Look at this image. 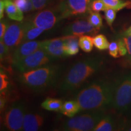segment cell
I'll return each instance as SVG.
<instances>
[{
    "label": "cell",
    "instance_id": "6da1fadb",
    "mask_svg": "<svg viewBox=\"0 0 131 131\" xmlns=\"http://www.w3.org/2000/svg\"><path fill=\"white\" fill-rule=\"evenodd\" d=\"M113 81L100 79L84 87L75 96L83 111H104L112 106Z\"/></svg>",
    "mask_w": 131,
    "mask_h": 131
},
{
    "label": "cell",
    "instance_id": "7a4b0ae2",
    "mask_svg": "<svg viewBox=\"0 0 131 131\" xmlns=\"http://www.w3.org/2000/svg\"><path fill=\"white\" fill-rule=\"evenodd\" d=\"M103 61L100 57H92L80 60L65 73L60 84V92H73L90 77L102 69Z\"/></svg>",
    "mask_w": 131,
    "mask_h": 131
},
{
    "label": "cell",
    "instance_id": "3957f363",
    "mask_svg": "<svg viewBox=\"0 0 131 131\" xmlns=\"http://www.w3.org/2000/svg\"><path fill=\"white\" fill-rule=\"evenodd\" d=\"M61 67L47 64L36 69L21 73L19 80L23 85L31 91L38 92L51 88L60 79Z\"/></svg>",
    "mask_w": 131,
    "mask_h": 131
},
{
    "label": "cell",
    "instance_id": "277c9868",
    "mask_svg": "<svg viewBox=\"0 0 131 131\" xmlns=\"http://www.w3.org/2000/svg\"><path fill=\"white\" fill-rule=\"evenodd\" d=\"M112 107L122 113L131 110V72L113 81Z\"/></svg>",
    "mask_w": 131,
    "mask_h": 131
},
{
    "label": "cell",
    "instance_id": "5b68a950",
    "mask_svg": "<svg viewBox=\"0 0 131 131\" xmlns=\"http://www.w3.org/2000/svg\"><path fill=\"white\" fill-rule=\"evenodd\" d=\"M104 115V111H92L86 114L74 116L64 122L60 129L68 131L94 130Z\"/></svg>",
    "mask_w": 131,
    "mask_h": 131
},
{
    "label": "cell",
    "instance_id": "8992f818",
    "mask_svg": "<svg viewBox=\"0 0 131 131\" xmlns=\"http://www.w3.org/2000/svg\"><path fill=\"white\" fill-rule=\"evenodd\" d=\"M54 60L45 50L41 48L20 61L13 63V66L19 72L23 73L41 68Z\"/></svg>",
    "mask_w": 131,
    "mask_h": 131
},
{
    "label": "cell",
    "instance_id": "52a82bcc",
    "mask_svg": "<svg viewBox=\"0 0 131 131\" xmlns=\"http://www.w3.org/2000/svg\"><path fill=\"white\" fill-rule=\"evenodd\" d=\"M93 0H61L55 8L62 19L89 14Z\"/></svg>",
    "mask_w": 131,
    "mask_h": 131
},
{
    "label": "cell",
    "instance_id": "ba28073f",
    "mask_svg": "<svg viewBox=\"0 0 131 131\" xmlns=\"http://www.w3.org/2000/svg\"><path fill=\"white\" fill-rule=\"evenodd\" d=\"M25 115V107L22 103L12 104L4 113L3 124L9 130H21Z\"/></svg>",
    "mask_w": 131,
    "mask_h": 131
},
{
    "label": "cell",
    "instance_id": "9c48e42d",
    "mask_svg": "<svg viewBox=\"0 0 131 131\" xmlns=\"http://www.w3.org/2000/svg\"><path fill=\"white\" fill-rule=\"evenodd\" d=\"M29 19L35 26L44 30L51 29L59 21L62 20L61 16L55 9L42 10L34 15Z\"/></svg>",
    "mask_w": 131,
    "mask_h": 131
},
{
    "label": "cell",
    "instance_id": "30bf717a",
    "mask_svg": "<svg viewBox=\"0 0 131 131\" xmlns=\"http://www.w3.org/2000/svg\"><path fill=\"white\" fill-rule=\"evenodd\" d=\"M24 35L23 21L9 24L3 37V41L10 49H15L23 42Z\"/></svg>",
    "mask_w": 131,
    "mask_h": 131
},
{
    "label": "cell",
    "instance_id": "8fae6325",
    "mask_svg": "<svg viewBox=\"0 0 131 131\" xmlns=\"http://www.w3.org/2000/svg\"><path fill=\"white\" fill-rule=\"evenodd\" d=\"M100 29L96 28L88 19H78L68 24L64 29L63 33L65 35H75L80 37L84 35H95Z\"/></svg>",
    "mask_w": 131,
    "mask_h": 131
},
{
    "label": "cell",
    "instance_id": "7c38bea8",
    "mask_svg": "<svg viewBox=\"0 0 131 131\" xmlns=\"http://www.w3.org/2000/svg\"><path fill=\"white\" fill-rule=\"evenodd\" d=\"M41 49L54 59L66 57L64 37L42 41Z\"/></svg>",
    "mask_w": 131,
    "mask_h": 131
},
{
    "label": "cell",
    "instance_id": "4fadbf2b",
    "mask_svg": "<svg viewBox=\"0 0 131 131\" xmlns=\"http://www.w3.org/2000/svg\"><path fill=\"white\" fill-rule=\"evenodd\" d=\"M41 42L42 41H40L32 40L23 42L15 49L12 57V63L20 61L35 52L38 49L41 48Z\"/></svg>",
    "mask_w": 131,
    "mask_h": 131
},
{
    "label": "cell",
    "instance_id": "5bb4252c",
    "mask_svg": "<svg viewBox=\"0 0 131 131\" xmlns=\"http://www.w3.org/2000/svg\"><path fill=\"white\" fill-rule=\"evenodd\" d=\"M45 118L38 114H26L24 115L22 130L37 131L44 124Z\"/></svg>",
    "mask_w": 131,
    "mask_h": 131
},
{
    "label": "cell",
    "instance_id": "9a60e30c",
    "mask_svg": "<svg viewBox=\"0 0 131 131\" xmlns=\"http://www.w3.org/2000/svg\"><path fill=\"white\" fill-rule=\"evenodd\" d=\"M23 23L24 31V35L23 42L29 41L34 40L36 38L39 37L45 31L43 29L35 26L29 18L23 21Z\"/></svg>",
    "mask_w": 131,
    "mask_h": 131
},
{
    "label": "cell",
    "instance_id": "2e32d148",
    "mask_svg": "<svg viewBox=\"0 0 131 131\" xmlns=\"http://www.w3.org/2000/svg\"><path fill=\"white\" fill-rule=\"evenodd\" d=\"M5 12L8 17L12 20L21 22L24 19L23 12L17 7L14 0H4Z\"/></svg>",
    "mask_w": 131,
    "mask_h": 131
},
{
    "label": "cell",
    "instance_id": "e0dca14e",
    "mask_svg": "<svg viewBox=\"0 0 131 131\" xmlns=\"http://www.w3.org/2000/svg\"><path fill=\"white\" fill-rule=\"evenodd\" d=\"M77 36L65 35L64 52L66 57L73 56L79 52V39Z\"/></svg>",
    "mask_w": 131,
    "mask_h": 131
},
{
    "label": "cell",
    "instance_id": "ac0fdd59",
    "mask_svg": "<svg viewBox=\"0 0 131 131\" xmlns=\"http://www.w3.org/2000/svg\"><path fill=\"white\" fill-rule=\"evenodd\" d=\"M117 124L114 119L109 115H104L98 123L94 131H112L116 130Z\"/></svg>",
    "mask_w": 131,
    "mask_h": 131
},
{
    "label": "cell",
    "instance_id": "d6986e66",
    "mask_svg": "<svg viewBox=\"0 0 131 131\" xmlns=\"http://www.w3.org/2000/svg\"><path fill=\"white\" fill-rule=\"evenodd\" d=\"M81 110L79 103L77 100L66 101L63 104L61 112L68 117H73Z\"/></svg>",
    "mask_w": 131,
    "mask_h": 131
},
{
    "label": "cell",
    "instance_id": "ffe728a7",
    "mask_svg": "<svg viewBox=\"0 0 131 131\" xmlns=\"http://www.w3.org/2000/svg\"><path fill=\"white\" fill-rule=\"evenodd\" d=\"M63 102L61 100L55 98H47L41 103V107L45 110L49 111H60L63 106Z\"/></svg>",
    "mask_w": 131,
    "mask_h": 131
},
{
    "label": "cell",
    "instance_id": "44dd1931",
    "mask_svg": "<svg viewBox=\"0 0 131 131\" xmlns=\"http://www.w3.org/2000/svg\"><path fill=\"white\" fill-rule=\"evenodd\" d=\"M108 8H112L115 10H120L126 7H131L130 1L123 0H102Z\"/></svg>",
    "mask_w": 131,
    "mask_h": 131
},
{
    "label": "cell",
    "instance_id": "7402d4cb",
    "mask_svg": "<svg viewBox=\"0 0 131 131\" xmlns=\"http://www.w3.org/2000/svg\"><path fill=\"white\" fill-rule=\"evenodd\" d=\"M79 46L84 52L87 53L91 52L94 46L93 38L88 35L80 36L79 38Z\"/></svg>",
    "mask_w": 131,
    "mask_h": 131
},
{
    "label": "cell",
    "instance_id": "603a6c76",
    "mask_svg": "<svg viewBox=\"0 0 131 131\" xmlns=\"http://www.w3.org/2000/svg\"><path fill=\"white\" fill-rule=\"evenodd\" d=\"M93 41L95 47L98 50H104L109 48V42L105 36L102 34H99L93 37Z\"/></svg>",
    "mask_w": 131,
    "mask_h": 131
},
{
    "label": "cell",
    "instance_id": "cb8c5ba5",
    "mask_svg": "<svg viewBox=\"0 0 131 131\" xmlns=\"http://www.w3.org/2000/svg\"><path fill=\"white\" fill-rule=\"evenodd\" d=\"M88 20L92 25L98 29L103 27V18L101 15L97 12H94L91 10L89 13Z\"/></svg>",
    "mask_w": 131,
    "mask_h": 131
},
{
    "label": "cell",
    "instance_id": "d4e9b609",
    "mask_svg": "<svg viewBox=\"0 0 131 131\" xmlns=\"http://www.w3.org/2000/svg\"><path fill=\"white\" fill-rule=\"evenodd\" d=\"M14 3L23 13L35 10L31 0H14Z\"/></svg>",
    "mask_w": 131,
    "mask_h": 131
},
{
    "label": "cell",
    "instance_id": "484cf974",
    "mask_svg": "<svg viewBox=\"0 0 131 131\" xmlns=\"http://www.w3.org/2000/svg\"><path fill=\"white\" fill-rule=\"evenodd\" d=\"M117 10L113 9L112 8H107L104 11V16L106 22L109 26H112L113 23L114 22L117 15Z\"/></svg>",
    "mask_w": 131,
    "mask_h": 131
},
{
    "label": "cell",
    "instance_id": "4316f807",
    "mask_svg": "<svg viewBox=\"0 0 131 131\" xmlns=\"http://www.w3.org/2000/svg\"><path fill=\"white\" fill-rule=\"evenodd\" d=\"M91 8L92 11L99 12L100 11H105L108 7L102 0H93Z\"/></svg>",
    "mask_w": 131,
    "mask_h": 131
},
{
    "label": "cell",
    "instance_id": "83f0119b",
    "mask_svg": "<svg viewBox=\"0 0 131 131\" xmlns=\"http://www.w3.org/2000/svg\"><path fill=\"white\" fill-rule=\"evenodd\" d=\"M35 10H40L45 9L53 0H31Z\"/></svg>",
    "mask_w": 131,
    "mask_h": 131
},
{
    "label": "cell",
    "instance_id": "f1b7e54d",
    "mask_svg": "<svg viewBox=\"0 0 131 131\" xmlns=\"http://www.w3.org/2000/svg\"><path fill=\"white\" fill-rule=\"evenodd\" d=\"M10 49V48H9L3 41V40H1V41H0V58H1V61L6 60L9 56Z\"/></svg>",
    "mask_w": 131,
    "mask_h": 131
},
{
    "label": "cell",
    "instance_id": "f546056e",
    "mask_svg": "<svg viewBox=\"0 0 131 131\" xmlns=\"http://www.w3.org/2000/svg\"><path fill=\"white\" fill-rule=\"evenodd\" d=\"M109 53L111 56L114 58H118L120 57L119 53L118 45L117 41H112L109 43Z\"/></svg>",
    "mask_w": 131,
    "mask_h": 131
},
{
    "label": "cell",
    "instance_id": "4dcf8cb0",
    "mask_svg": "<svg viewBox=\"0 0 131 131\" xmlns=\"http://www.w3.org/2000/svg\"><path fill=\"white\" fill-rule=\"evenodd\" d=\"M8 85H9V81H8L7 76L1 71L0 73V91H4L7 88Z\"/></svg>",
    "mask_w": 131,
    "mask_h": 131
},
{
    "label": "cell",
    "instance_id": "1f68e13d",
    "mask_svg": "<svg viewBox=\"0 0 131 131\" xmlns=\"http://www.w3.org/2000/svg\"><path fill=\"white\" fill-rule=\"evenodd\" d=\"M9 23L6 19H1L0 22V39L3 40L4 35L9 26Z\"/></svg>",
    "mask_w": 131,
    "mask_h": 131
},
{
    "label": "cell",
    "instance_id": "d6a6232c",
    "mask_svg": "<svg viewBox=\"0 0 131 131\" xmlns=\"http://www.w3.org/2000/svg\"><path fill=\"white\" fill-rule=\"evenodd\" d=\"M117 42H118V45L119 55L122 57L125 56L127 52V50L123 40V39L122 40H119L117 41Z\"/></svg>",
    "mask_w": 131,
    "mask_h": 131
},
{
    "label": "cell",
    "instance_id": "836d02e7",
    "mask_svg": "<svg viewBox=\"0 0 131 131\" xmlns=\"http://www.w3.org/2000/svg\"><path fill=\"white\" fill-rule=\"evenodd\" d=\"M124 43H125L126 46L127 50V57L131 58V37L130 36H124L123 37Z\"/></svg>",
    "mask_w": 131,
    "mask_h": 131
},
{
    "label": "cell",
    "instance_id": "e575fe53",
    "mask_svg": "<svg viewBox=\"0 0 131 131\" xmlns=\"http://www.w3.org/2000/svg\"><path fill=\"white\" fill-rule=\"evenodd\" d=\"M3 93V95L2 94H1V98H0V109H1V112L2 111L3 109H4V108L6 106V97L4 96V92Z\"/></svg>",
    "mask_w": 131,
    "mask_h": 131
},
{
    "label": "cell",
    "instance_id": "d590c367",
    "mask_svg": "<svg viewBox=\"0 0 131 131\" xmlns=\"http://www.w3.org/2000/svg\"><path fill=\"white\" fill-rule=\"evenodd\" d=\"M124 62V64L126 66L129 67V68H131V58H129V57H126V58L125 60H123Z\"/></svg>",
    "mask_w": 131,
    "mask_h": 131
},
{
    "label": "cell",
    "instance_id": "8d00e7d4",
    "mask_svg": "<svg viewBox=\"0 0 131 131\" xmlns=\"http://www.w3.org/2000/svg\"><path fill=\"white\" fill-rule=\"evenodd\" d=\"M124 36H130L131 37V26L130 27H129V28L127 29V30L125 31V32H124Z\"/></svg>",
    "mask_w": 131,
    "mask_h": 131
},
{
    "label": "cell",
    "instance_id": "74e56055",
    "mask_svg": "<svg viewBox=\"0 0 131 131\" xmlns=\"http://www.w3.org/2000/svg\"><path fill=\"white\" fill-rule=\"evenodd\" d=\"M125 130H129V131H131V126L130 127H127V129H126Z\"/></svg>",
    "mask_w": 131,
    "mask_h": 131
}]
</instances>
